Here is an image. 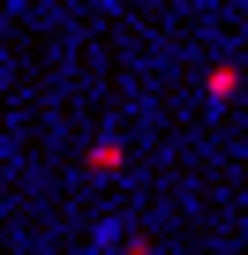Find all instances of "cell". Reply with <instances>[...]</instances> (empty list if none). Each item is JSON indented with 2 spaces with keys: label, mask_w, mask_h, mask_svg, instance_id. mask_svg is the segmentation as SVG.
I'll return each instance as SVG.
<instances>
[{
  "label": "cell",
  "mask_w": 248,
  "mask_h": 255,
  "mask_svg": "<svg viewBox=\"0 0 248 255\" xmlns=\"http://www.w3.org/2000/svg\"><path fill=\"white\" fill-rule=\"evenodd\" d=\"M120 158H128V150H120V135H105V143H90V173H120Z\"/></svg>",
  "instance_id": "cell-1"
},
{
  "label": "cell",
  "mask_w": 248,
  "mask_h": 255,
  "mask_svg": "<svg viewBox=\"0 0 248 255\" xmlns=\"http://www.w3.org/2000/svg\"><path fill=\"white\" fill-rule=\"evenodd\" d=\"M233 90H241V75H233V60H218V68H211V98H218V105H226V98H233Z\"/></svg>",
  "instance_id": "cell-2"
}]
</instances>
